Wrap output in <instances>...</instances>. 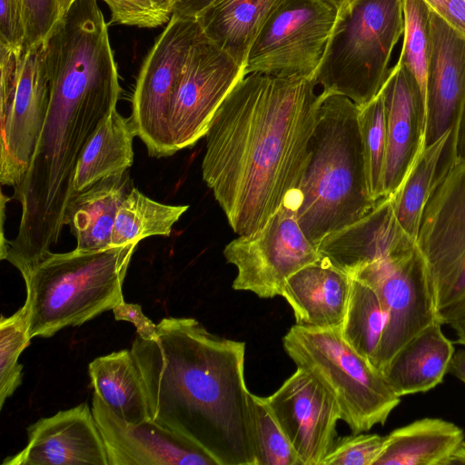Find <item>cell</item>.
<instances>
[{"label":"cell","mask_w":465,"mask_h":465,"mask_svg":"<svg viewBox=\"0 0 465 465\" xmlns=\"http://www.w3.org/2000/svg\"><path fill=\"white\" fill-rule=\"evenodd\" d=\"M282 345L296 368L312 374L333 397L352 433L384 425L401 402L383 374L346 341L341 328L294 324Z\"/></svg>","instance_id":"obj_7"},{"label":"cell","mask_w":465,"mask_h":465,"mask_svg":"<svg viewBox=\"0 0 465 465\" xmlns=\"http://www.w3.org/2000/svg\"><path fill=\"white\" fill-rule=\"evenodd\" d=\"M0 182L25 175L46 115L50 84L45 43L19 53L0 45Z\"/></svg>","instance_id":"obj_8"},{"label":"cell","mask_w":465,"mask_h":465,"mask_svg":"<svg viewBox=\"0 0 465 465\" xmlns=\"http://www.w3.org/2000/svg\"><path fill=\"white\" fill-rule=\"evenodd\" d=\"M25 40L22 0H0V45L23 53Z\"/></svg>","instance_id":"obj_38"},{"label":"cell","mask_w":465,"mask_h":465,"mask_svg":"<svg viewBox=\"0 0 465 465\" xmlns=\"http://www.w3.org/2000/svg\"><path fill=\"white\" fill-rule=\"evenodd\" d=\"M283 0H214L196 18L203 35L244 67L249 49Z\"/></svg>","instance_id":"obj_25"},{"label":"cell","mask_w":465,"mask_h":465,"mask_svg":"<svg viewBox=\"0 0 465 465\" xmlns=\"http://www.w3.org/2000/svg\"><path fill=\"white\" fill-rule=\"evenodd\" d=\"M313 78L251 73L205 134L203 179L238 235L260 230L298 192L324 94Z\"/></svg>","instance_id":"obj_1"},{"label":"cell","mask_w":465,"mask_h":465,"mask_svg":"<svg viewBox=\"0 0 465 465\" xmlns=\"http://www.w3.org/2000/svg\"><path fill=\"white\" fill-rule=\"evenodd\" d=\"M322 93L296 205L300 227L315 246L362 218L378 202L369 190L360 107L343 95Z\"/></svg>","instance_id":"obj_4"},{"label":"cell","mask_w":465,"mask_h":465,"mask_svg":"<svg viewBox=\"0 0 465 465\" xmlns=\"http://www.w3.org/2000/svg\"><path fill=\"white\" fill-rule=\"evenodd\" d=\"M416 243L428 266L437 311L465 300V155L459 154L440 177Z\"/></svg>","instance_id":"obj_12"},{"label":"cell","mask_w":465,"mask_h":465,"mask_svg":"<svg viewBox=\"0 0 465 465\" xmlns=\"http://www.w3.org/2000/svg\"><path fill=\"white\" fill-rule=\"evenodd\" d=\"M441 325L437 320L424 328L393 356L382 371L397 396L426 392L443 381L455 350Z\"/></svg>","instance_id":"obj_22"},{"label":"cell","mask_w":465,"mask_h":465,"mask_svg":"<svg viewBox=\"0 0 465 465\" xmlns=\"http://www.w3.org/2000/svg\"><path fill=\"white\" fill-rule=\"evenodd\" d=\"M402 3L351 0L338 14L313 76L322 92L343 95L360 107L378 94L403 34Z\"/></svg>","instance_id":"obj_6"},{"label":"cell","mask_w":465,"mask_h":465,"mask_svg":"<svg viewBox=\"0 0 465 465\" xmlns=\"http://www.w3.org/2000/svg\"><path fill=\"white\" fill-rule=\"evenodd\" d=\"M244 75V67L202 33L189 53L170 114L174 153L205 136L217 109Z\"/></svg>","instance_id":"obj_14"},{"label":"cell","mask_w":465,"mask_h":465,"mask_svg":"<svg viewBox=\"0 0 465 465\" xmlns=\"http://www.w3.org/2000/svg\"><path fill=\"white\" fill-rule=\"evenodd\" d=\"M25 306L0 320V409L22 382L23 365L18 359L30 344Z\"/></svg>","instance_id":"obj_33"},{"label":"cell","mask_w":465,"mask_h":465,"mask_svg":"<svg viewBox=\"0 0 465 465\" xmlns=\"http://www.w3.org/2000/svg\"><path fill=\"white\" fill-rule=\"evenodd\" d=\"M458 149L453 130L424 146L398 189L388 197L397 223L415 242L425 207L440 177L459 155Z\"/></svg>","instance_id":"obj_23"},{"label":"cell","mask_w":465,"mask_h":465,"mask_svg":"<svg viewBox=\"0 0 465 465\" xmlns=\"http://www.w3.org/2000/svg\"><path fill=\"white\" fill-rule=\"evenodd\" d=\"M377 293L387 316L375 356L382 373L393 356L439 320L432 282L416 242L410 241L360 269L353 276Z\"/></svg>","instance_id":"obj_9"},{"label":"cell","mask_w":465,"mask_h":465,"mask_svg":"<svg viewBox=\"0 0 465 465\" xmlns=\"http://www.w3.org/2000/svg\"><path fill=\"white\" fill-rule=\"evenodd\" d=\"M22 3L26 27L25 51L43 45L63 15L57 0H22Z\"/></svg>","instance_id":"obj_37"},{"label":"cell","mask_w":465,"mask_h":465,"mask_svg":"<svg viewBox=\"0 0 465 465\" xmlns=\"http://www.w3.org/2000/svg\"><path fill=\"white\" fill-rule=\"evenodd\" d=\"M188 208L158 203L133 187L117 211L110 247L139 242L151 236H169Z\"/></svg>","instance_id":"obj_29"},{"label":"cell","mask_w":465,"mask_h":465,"mask_svg":"<svg viewBox=\"0 0 465 465\" xmlns=\"http://www.w3.org/2000/svg\"><path fill=\"white\" fill-rule=\"evenodd\" d=\"M133 187L126 171L104 177L73 195L65 225L76 239V250L92 252L110 247L117 211Z\"/></svg>","instance_id":"obj_24"},{"label":"cell","mask_w":465,"mask_h":465,"mask_svg":"<svg viewBox=\"0 0 465 465\" xmlns=\"http://www.w3.org/2000/svg\"><path fill=\"white\" fill-rule=\"evenodd\" d=\"M351 277L321 258L286 282L282 296L297 325L341 328L346 314Z\"/></svg>","instance_id":"obj_21"},{"label":"cell","mask_w":465,"mask_h":465,"mask_svg":"<svg viewBox=\"0 0 465 465\" xmlns=\"http://www.w3.org/2000/svg\"><path fill=\"white\" fill-rule=\"evenodd\" d=\"M448 373L465 383V349L454 352L449 365Z\"/></svg>","instance_id":"obj_43"},{"label":"cell","mask_w":465,"mask_h":465,"mask_svg":"<svg viewBox=\"0 0 465 465\" xmlns=\"http://www.w3.org/2000/svg\"><path fill=\"white\" fill-rule=\"evenodd\" d=\"M131 351L152 420L205 451L217 465H257L245 342L193 318H163L157 338L136 335Z\"/></svg>","instance_id":"obj_3"},{"label":"cell","mask_w":465,"mask_h":465,"mask_svg":"<svg viewBox=\"0 0 465 465\" xmlns=\"http://www.w3.org/2000/svg\"><path fill=\"white\" fill-rule=\"evenodd\" d=\"M116 321L129 322L136 328L137 335L144 340L157 338V324L146 317L139 304L128 303L124 301L113 308Z\"/></svg>","instance_id":"obj_39"},{"label":"cell","mask_w":465,"mask_h":465,"mask_svg":"<svg viewBox=\"0 0 465 465\" xmlns=\"http://www.w3.org/2000/svg\"><path fill=\"white\" fill-rule=\"evenodd\" d=\"M452 464L465 465V441L460 444L448 459L446 465Z\"/></svg>","instance_id":"obj_44"},{"label":"cell","mask_w":465,"mask_h":465,"mask_svg":"<svg viewBox=\"0 0 465 465\" xmlns=\"http://www.w3.org/2000/svg\"><path fill=\"white\" fill-rule=\"evenodd\" d=\"M264 401L302 465H321L334 444L341 420L329 391L309 371L297 368Z\"/></svg>","instance_id":"obj_15"},{"label":"cell","mask_w":465,"mask_h":465,"mask_svg":"<svg viewBox=\"0 0 465 465\" xmlns=\"http://www.w3.org/2000/svg\"><path fill=\"white\" fill-rule=\"evenodd\" d=\"M386 321V313L374 290L351 277L341 331L346 341L373 367Z\"/></svg>","instance_id":"obj_30"},{"label":"cell","mask_w":465,"mask_h":465,"mask_svg":"<svg viewBox=\"0 0 465 465\" xmlns=\"http://www.w3.org/2000/svg\"><path fill=\"white\" fill-rule=\"evenodd\" d=\"M92 411L109 465H217L201 448L152 419L128 423L94 392Z\"/></svg>","instance_id":"obj_16"},{"label":"cell","mask_w":465,"mask_h":465,"mask_svg":"<svg viewBox=\"0 0 465 465\" xmlns=\"http://www.w3.org/2000/svg\"><path fill=\"white\" fill-rule=\"evenodd\" d=\"M330 9L333 10L334 12L341 13L346 5L351 2V0H318Z\"/></svg>","instance_id":"obj_45"},{"label":"cell","mask_w":465,"mask_h":465,"mask_svg":"<svg viewBox=\"0 0 465 465\" xmlns=\"http://www.w3.org/2000/svg\"><path fill=\"white\" fill-rule=\"evenodd\" d=\"M425 146L449 130L459 141L465 115V35L430 10Z\"/></svg>","instance_id":"obj_17"},{"label":"cell","mask_w":465,"mask_h":465,"mask_svg":"<svg viewBox=\"0 0 465 465\" xmlns=\"http://www.w3.org/2000/svg\"><path fill=\"white\" fill-rule=\"evenodd\" d=\"M296 205L297 193L260 230L239 235L225 245L223 256L237 269L234 290L260 298L282 296L292 275L322 258L300 227Z\"/></svg>","instance_id":"obj_10"},{"label":"cell","mask_w":465,"mask_h":465,"mask_svg":"<svg viewBox=\"0 0 465 465\" xmlns=\"http://www.w3.org/2000/svg\"><path fill=\"white\" fill-rule=\"evenodd\" d=\"M360 107V106H359ZM359 124L370 193L374 201L383 198L386 155V114L382 94L360 107Z\"/></svg>","instance_id":"obj_32"},{"label":"cell","mask_w":465,"mask_h":465,"mask_svg":"<svg viewBox=\"0 0 465 465\" xmlns=\"http://www.w3.org/2000/svg\"><path fill=\"white\" fill-rule=\"evenodd\" d=\"M214 0H173V15L196 18Z\"/></svg>","instance_id":"obj_42"},{"label":"cell","mask_w":465,"mask_h":465,"mask_svg":"<svg viewBox=\"0 0 465 465\" xmlns=\"http://www.w3.org/2000/svg\"><path fill=\"white\" fill-rule=\"evenodd\" d=\"M88 372L94 393L118 418L128 423L151 419L144 382L131 350L95 358Z\"/></svg>","instance_id":"obj_27"},{"label":"cell","mask_w":465,"mask_h":465,"mask_svg":"<svg viewBox=\"0 0 465 465\" xmlns=\"http://www.w3.org/2000/svg\"><path fill=\"white\" fill-rule=\"evenodd\" d=\"M409 241L413 240L397 223L390 199L383 197L357 222L327 234L317 249L322 259L352 277Z\"/></svg>","instance_id":"obj_20"},{"label":"cell","mask_w":465,"mask_h":465,"mask_svg":"<svg viewBox=\"0 0 465 465\" xmlns=\"http://www.w3.org/2000/svg\"><path fill=\"white\" fill-rule=\"evenodd\" d=\"M75 0H57L62 15ZM111 11L113 24L154 28L167 24L173 0H103Z\"/></svg>","instance_id":"obj_35"},{"label":"cell","mask_w":465,"mask_h":465,"mask_svg":"<svg viewBox=\"0 0 465 465\" xmlns=\"http://www.w3.org/2000/svg\"><path fill=\"white\" fill-rule=\"evenodd\" d=\"M431 11L465 35V0H423Z\"/></svg>","instance_id":"obj_40"},{"label":"cell","mask_w":465,"mask_h":465,"mask_svg":"<svg viewBox=\"0 0 465 465\" xmlns=\"http://www.w3.org/2000/svg\"><path fill=\"white\" fill-rule=\"evenodd\" d=\"M381 92L387 135L383 196L390 197L425 146L426 110L417 82L398 62L390 69Z\"/></svg>","instance_id":"obj_19"},{"label":"cell","mask_w":465,"mask_h":465,"mask_svg":"<svg viewBox=\"0 0 465 465\" xmlns=\"http://www.w3.org/2000/svg\"><path fill=\"white\" fill-rule=\"evenodd\" d=\"M439 321L442 324H449L455 331L456 343L465 346V300L460 303L440 311Z\"/></svg>","instance_id":"obj_41"},{"label":"cell","mask_w":465,"mask_h":465,"mask_svg":"<svg viewBox=\"0 0 465 465\" xmlns=\"http://www.w3.org/2000/svg\"><path fill=\"white\" fill-rule=\"evenodd\" d=\"M27 444L2 465H109L105 445L86 402L27 428Z\"/></svg>","instance_id":"obj_18"},{"label":"cell","mask_w":465,"mask_h":465,"mask_svg":"<svg viewBox=\"0 0 465 465\" xmlns=\"http://www.w3.org/2000/svg\"><path fill=\"white\" fill-rule=\"evenodd\" d=\"M251 407L257 465H302L264 397L252 393Z\"/></svg>","instance_id":"obj_34"},{"label":"cell","mask_w":465,"mask_h":465,"mask_svg":"<svg viewBox=\"0 0 465 465\" xmlns=\"http://www.w3.org/2000/svg\"><path fill=\"white\" fill-rule=\"evenodd\" d=\"M385 437L362 432L336 438L321 465H374L382 451Z\"/></svg>","instance_id":"obj_36"},{"label":"cell","mask_w":465,"mask_h":465,"mask_svg":"<svg viewBox=\"0 0 465 465\" xmlns=\"http://www.w3.org/2000/svg\"><path fill=\"white\" fill-rule=\"evenodd\" d=\"M201 35L197 18L172 15L141 66L131 119L153 157L174 154L170 114L189 53Z\"/></svg>","instance_id":"obj_11"},{"label":"cell","mask_w":465,"mask_h":465,"mask_svg":"<svg viewBox=\"0 0 465 465\" xmlns=\"http://www.w3.org/2000/svg\"><path fill=\"white\" fill-rule=\"evenodd\" d=\"M465 441L463 430L440 418H423L392 430L374 465H446Z\"/></svg>","instance_id":"obj_26"},{"label":"cell","mask_w":465,"mask_h":465,"mask_svg":"<svg viewBox=\"0 0 465 465\" xmlns=\"http://www.w3.org/2000/svg\"><path fill=\"white\" fill-rule=\"evenodd\" d=\"M137 245L47 252L23 277L30 338L52 337L124 301L122 288Z\"/></svg>","instance_id":"obj_5"},{"label":"cell","mask_w":465,"mask_h":465,"mask_svg":"<svg viewBox=\"0 0 465 465\" xmlns=\"http://www.w3.org/2000/svg\"><path fill=\"white\" fill-rule=\"evenodd\" d=\"M134 136L136 132L131 117L126 118L114 109L81 153L73 182L74 194L104 177L126 172L134 162Z\"/></svg>","instance_id":"obj_28"},{"label":"cell","mask_w":465,"mask_h":465,"mask_svg":"<svg viewBox=\"0 0 465 465\" xmlns=\"http://www.w3.org/2000/svg\"><path fill=\"white\" fill-rule=\"evenodd\" d=\"M403 42L398 63L413 76L426 110L427 74L430 46V8L423 0H403Z\"/></svg>","instance_id":"obj_31"},{"label":"cell","mask_w":465,"mask_h":465,"mask_svg":"<svg viewBox=\"0 0 465 465\" xmlns=\"http://www.w3.org/2000/svg\"><path fill=\"white\" fill-rule=\"evenodd\" d=\"M337 15L318 0H283L253 40L244 74L313 78Z\"/></svg>","instance_id":"obj_13"},{"label":"cell","mask_w":465,"mask_h":465,"mask_svg":"<svg viewBox=\"0 0 465 465\" xmlns=\"http://www.w3.org/2000/svg\"><path fill=\"white\" fill-rule=\"evenodd\" d=\"M45 52L49 104L28 170L14 187L22 210L16 236L1 244V259L22 276L58 242L78 160L121 94L117 64L103 35L62 31Z\"/></svg>","instance_id":"obj_2"}]
</instances>
